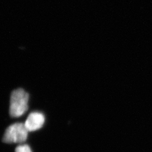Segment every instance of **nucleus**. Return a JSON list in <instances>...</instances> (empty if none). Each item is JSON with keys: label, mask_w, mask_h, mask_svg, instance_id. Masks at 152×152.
Segmentation results:
<instances>
[{"label": "nucleus", "mask_w": 152, "mask_h": 152, "mask_svg": "<svg viewBox=\"0 0 152 152\" xmlns=\"http://www.w3.org/2000/svg\"><path fill=\"white\" fill-rule=\"evenodd\" d=\"M28 94L22 89L13 91L10 96V115L12 117H19L28 109Z\"/></svg>", "instance_id": "1"}, {"label": "nucleus", "mask_w": 152, "mask_h": 152, "mask_svg": "<svg viewBox=\"0 0 152 152\" xmlns=\"http://www.w3.org/2000/svg\"><path fill=\"white\" fill-rule=\"evenodd\" d=\"M28 132L24 124H13L7 129L3 137V141L6 143H21L27 140Z\"/></svg>", "instance_id": "2"}, {"label": "nucleus", "mask_w": 152, "mask_h": 152, "mask_svg": "<svg viewBox=\"0 0 152 152\" xmlns=\"http://www.w3.org/2000/svg\"><path fill=\"white\" fill-rule=\"evenodd\" d=\"M45 121V118L43 114L41 112H34L28 115L24 124L28 131L32 132L41 128Z\"/></svg>", "instance_id": "3"}, {"label": "nucleus", "mask_w": 152, "mask_h": 152, "mask_svg": "<svg viewBox=\"0 0 152 152\" xmlns=\"http://www.w3.org/2000/svg\"><path fill=\"white\" fill-rule=\"evenodd\" d=\"M15 152H32L29 146L27 145H19L15 149Z\"/></svg>", "instance_id": "4"}]
</instances>
